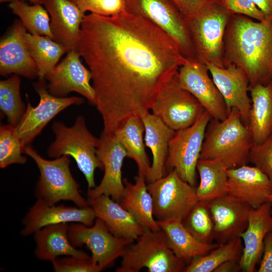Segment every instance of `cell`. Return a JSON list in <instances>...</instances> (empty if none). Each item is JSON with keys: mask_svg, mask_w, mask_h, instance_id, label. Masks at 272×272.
Here are the masks:
<instances>
[{"mask_svg": "<svg viewBox=\"0 0 272 272\" xmlns=\"http://www.w3.org/2000/svg\"><path fill=\"white\" fill-rule=\"evenodd\" d=\"M25 39L30 52L37 66L39 80H45L47 75L57 64L67 48L51 38L26 33Z\"/></svg>", "mask_w": 272, "mask_h": 272, "instance_id": "cell-32", "label": "cell"}, {"mask_svg": "<svg viewBox=\"0 0 272 272\" xmlns=\"http://www.w3.org/2000/svg\"><path fill=\"white\" fill-rule=\"evenodd\" d=\"M135 240L125 247L116 272H138L143 268L149 272L183 271L186 263L169 248L162 230L144 229Z\"/></svg>", "mask_w": 272, "mask_h": 272, "instance_id": "cell-6", "label": "cell"}, {"mask_svg": "<svg viewBox=\"0 0 272 272\" xmlns=\"http://www.w3.org/2000/svg\"><path fill=\"white\" fill-rule=\"evenodd\" d=\"M233 14L242 15L257 21L263 20L266 16L256 6L252 0H217Z\"/></svg>", "mask_w": 272, "mask_h": 272, "instance_id": "cell-41", "label": "cell"}, {"mask_svg": "<svg viewBox=\"0 0 272 272\" xmlns=\"http://www.w3.org/2000/svg\"><path fill=\"white\" fill-rule=\"evenodd\" d=\"M196 171L199 176V183L196 187L198 201L209 202L228 194V169L221 162L199 159Z\"/></svg>", "mask_w": 272, "mask_h": 272, "instance_id": "cell-31", "label": "cell"}, {"mask_svg": "<svg viewBox=\"0 0 272 272\" xmlns=\"http://www.w3.org/2000/svg\"><path fill=\"white\" fill-rule=\"evenodd\" d=\"M256 6L266 16L272 15V0H252Z\"/></svg>", "mask_w": 272, "mask_h": 272, "instance_id": "cell-45", "label": "cell"}, {"mask_svg": "<svg viewBox=\"0 0 272 272\" xmlns=\"http://www.w3.org/2000/svg\"><path fill=\"white\" fill-rule=\"evenodd\" d=\"M81 57L78 51H69L46 76L48 82L47 88L50 94L58 97H65L71 92H76L86 98L90 104L95 105L91 73L82 63Z\"/></svg>", "mask_w": 272, "mask_h": 272, "instance_id": "cell-15", "label": "cell"}, {"mask_svg": "<svg viewBox=\"0 0 272 272\" xmlns=\"http://www.w3.org/2000/svg\"><path fill=\"white\" fill-rule=\"evenodd\" d=\"M271 231L272 203L266 202L257 208H252L247 228L239 235L243 244L242 255L239 262L241 270L255 271L262 256L265 237Z\"/></svg>", "mask_w": 272, "mask_h": 272, "instance_id": "cell-21", "label": "cell"}, {"mask_svg": "<svg viewBox=\"0 0 272 272\" xmlns=\"http://www.w3.org/2000/svg\"><path fill=\"white\" fill-rule=\"evenodd\" d=\"M231 63L246 73L249 87L272 81V15L261 21L231 16L224 38V66Z\"/></svg>", "mask_w": 272, "mask_h": 272, "instance_id": "cell-2", "label": "cell"}, {"mask_svg": "<svg viewBox=\"0 0 272 272\" xmlns=\"http://www.w3.org/2000/svg\"><path fill=\"white\" fill-rule=\"evenodd\" d=\"M55 272H99L98 265L91 259H81L73 256L56 258L52 262Z\"/></svg>", "mask_w": 272, "mask_h": 272, "instance_id": "cell-40", "label": "cell"}, {"mask_svg": "<svg viewBox=\"0 0 272 272\" xmlns=\"http://www.w3.org/2000/svg\"><path fill=\"white\" fill-rule=\"evenodd\" d=\"M249 160V163L260 170L272 182V134L262 143L253 146Z\"/></svg>", "mask_w": 272, "mask_h": 272, "instance_id": "cell-39", "label": "cell"}, {"mask_svg": "<svg viewBox=\"0 0 272 272\" xmlns=\"http://www.w3.org/2000/svg\"><path fill=\"white\" fill-rule=\"evenodd\" d=\"M144 132L145 126L141 117L134 116L128 118L113 134L126 150L128 158L136 163L138 174L146 177L151 164L145 150Z\"/></svg>", "mask_w": 272, "mask_h": 272, "instance_id": "cell-30", "label": "cell"}, {"mask_svg": "<svg viewBox=\"0 0 272 272\" xmlns=\"http://www.w3.org/2000/svg\"><path fill=\"white\" fill-rule=\"evenodd\" d=\"M84 14L114 17L126 11V0H70Z\"/></svg>", "mask_w": 272, "mask_h": 272, "instance_id": "cell-38", "label": "cell"}, {"mask_svg": "<svg viewBox=\"0 0 272 272\" xmlns=\"http://www.w3.org/2000/svg\"><path fill=\"white\" fill-rule=\"evenodd\" d=\"M9 6L29 33L46 36L54 40L49 13L42 5H30L24 1L13 0Z\"/></svg>", "mask_w": 272, "mask_h": 272, "instance_id": "cell-34", "label": "cell"}, {"mask_svg": "<svg viewBox=\"0 0 272 272\" xmlns=\"http://www.w3.org/2000/svg\"><path fill=\"white\" fill-rule=\"evenodd\" d=\"M228 194L257 208L267 202L272 194V182L268 177L254 166L244 165L228 169Z\"/></svg>", "mask_w": 272, "mask_h": 272, "instance_id": "cell-22", "label": "cell"}, {"mask_svg": "<svg viewBox=\"0 0 272 272\" xmlns=\"http://www.w3.org/2000/svg\"><path fill=\"white\" fill-rule=\"evenodd\" d=\"M146 177L138 175L132 183L123 179L124 191L120 205L130 212L144 229L161 230L154 215L153 198L149 192Z\"/></svg>", "mask_w": 272, "mask_h": 272, "instance_id": "cell-28", "label": "cell"}, {"mask_svg": "<svg viewBox=\"0 0 272 272\" xmlns=\"http://www.w3.org/2000/svg\"><path fill=\"white\" fill-rule=\"evenodd\" d=\"M96 218L90 206L80 208L63 204L48 205L37 199L23 220L24 227L21 234L28 236L44 227L64 223H80L91 226Z\"/></svg>", "mask_w": 272, "mask_h": 272, "instance_id": "cell-20", "label": "cell"}, {"mask_svg": "<svg viewBox=\"0 0 272 272\" xmlns=\"http://www.w3.org/2000/svg\"><path fill=\"white\" fill-rule=\"evenodd\" d=\"M243 244L239 237L227 243L219 244L208 254L197 256L186 265L184 272H211L228 261H239Z\"/></svg>", "mask_w": 272, "mask_h": 272, "instance_id": "cell-33", "label": "cell"}, {"mask_svg": "<svg viewBox=\"0 0 272 272\" xmlns=\"http://www.w3.org/2000/svg\"><path fill=\"white\" fill-rule=\"evenodd\" d=\"M214 223V241L219 244L239 237L247 228L252 208L227 194L208 202Z\"/></svg>", "mask_w": 272, "mask_h": 272, "instance_id": "cell-18", "label": "cell"}, {"mask_svg": "<svg viewBox=\"0 0 272 272\" xmlns=\"http://www.w3.org/2000/svg\"><path fill=\"white\" fill-rule=\"evenodd\" d=\"M24 154L34 160L40 172L35 191L37 199L48 205L71 200L80 208L90 206L88 199L81 194L79 185L72 174L69 156L45 159L29 145L25 147Z\"/></svg>", "mask_w": 272, "mask_h": 272, "instance_id": "cell-7", "label": "cell"}, {"mask_svg": "<svg viewBox=\"0 0 272 272\" xmlns=\"http://www.w3.org/2000/svg\"><path fill=\"white\" fill-rule=\"evenodd\" d=\"M206 65L224 100L228 114L232 108L237 109L247 126L251 99L248 94L249 80L246 73L233 63L224 67L209 63Z\"/></svg>", "mask_w": 272, "mask_h": 272, "instance_id": "cell-19", "label": "cell"}, {"mask_svg": "<svg viewBox=\"0 0 272 272\" xmlns=\"http://www.w3.org/2000/svg\"><path fill=\"white\" fill-rule=\"evenodd\" d=\"M140 117L145 126V145L151 150L153 156L152 163L146 175L147 181L149 183L168 173L166 162L169 144L176 131L149 111L142 113Z\"/></svg>", "mask_w": 272, "mask_h": 272, "instance_id": "cell-24", "label": "cell"}, {"mask_svg": "<svg viewBox=\"0 0 272 272\" xmlns=\"http://www.w3.org/2000/svg\"><path fill=\"white\" fill-rule=\"evenodd\" d=\"M209 73L205 63L197 59H187L176 77L179 86L191 94L212 118L223 120L228 115L226 105Z\"/></svg>", "mask_w": 272, "mask_h": 272, "instance_id": "cell-14", "label": "cell"}, {"mask_svg": "<svg viewBox=\"0 0 272 272\" xmlns=\"http://www.w3.org/2000/svg\"><path fill=\"white\" fill-rule=\"evenodd\" d=\"M258 272H272V231L268 232L263 242V252Z\"/></svg>", "mask_w": 272, "mask_h": 272, "instance_id": "cell-42", "label": "cell"}, {"mask_svg": "<svg viewBox=\"0 0 272 272\" xmlns=\"http://www.w3.org/2000/svg\"><path fill=\"white\" fill-rule=\"evenodd\" d=\"M77 51L91 73L106 134L149 111L187 60L164 32L127 11L114 17L85 15Z\"/></svg>", "mask_w": 272, "mask_h": 272, "instance_id": "cell-1", "label": "cell"}, {"mask_svg": "<svg viewBox=\"0 0 272 272\" xmlns=\"http://www.w3.org/2000/svg\"><path fill=\"white\" fill-rule=\"evenodd\" d=\"M25 146L15 134L14 127L10 124L0 126V167L14 164H24L27 158L22 155Z\"/></svg>", "mask_w": 272, "mask_h": 272, "instance_id": "cell-37", "label": "cell"}, {"mask_svg": "<svg viewBox=\"0 0 272 272\" xmlns=\"http://www.w3.org/2000/svg\"><path fill=\"white\" fill-rule=\"evenodd\" d=\"M44 5L50 16L54 40L65 46L69 51L77 50L86 14L70 0H45Z\"/></svg>", "mask_w": 272, "mask_h": 272, "instance_id": "cell-23", "label": "cell"}, {"mask_svg": "<svg viewBox=\"0 0 272 272\" xmlns=\"http://www.w3.org/2000/svg\"><path fill=\"white\" fill-rule=\"evenodd\" d=\"M254 145L239 111L232 108L225 119L210 120L199 159L218 160L227 169L237 168L249 163L250 152Z\"/></svg>", "mask_w": 272, "mask_h": 272, "instance_id": "cell-3", "label": "cell"}, {"mask_svg": "<svg viewBox=\"0 0 272 272\" xmlns=\"http://www.w3.org/2000/svg\"><path fill=\"white\" fill-rule=\"evenodd\" d=\"M24 1H29L32 4H40L42 5L44 4L45 0H22Z\"/></svg>", "mask_w": 272, "mask_h": 272, "instance_id": "cell-46", "label": "cell"}, {"mask_svg": "<svg viewBox=\"0 0 272 272\" xmlns=\"http://www.w3.org/2000/svg\"><path fill=\"white\" fill-rule=\"evenodd\" d=\"M96 218L101 219L114 235L135 240L144 229L134 216L119 202L106 195L87 198Z\"/></svg>", "mask_w": 272, "mask_h": 272, "instance_id": "cell-25", "label": "cell"}, {"mask_svg": "<svg viewBox=\"0 0 272 272\" xmlns=\"http://www.w3.org/2000/svg\"><path fill=\"white\" fill-rule=\"evenodd\" d=\"M20 84L17 75L0 81V109L8 124L14 127L20 122L27 108L21 97Z\"/></svg>", "mask_w": 272, "mask_h": 272, "instance_id": "cell-35", "label": "cell"}, {"mask_svg": "<svg viewBox=\"0 0 272 272\" xmlns=\"http://www.w3.org/2000/svg\"><path fill=\"white\" fill-rule=\"evenodd\" d=\"M176 76L160 89L150 110L177 131L192 125L205 110L191 94L179 86Z\"/></svg>", "mask_w": 272, "mask_h": 272, "instance_id": "cell-11", "label": "cell"}, {"mask_svg": "<svg viewBox=\"0 0 272 272\" xmlns=\"http://www.w3.org/2000/svg\"><path fill=\"white\" fill-rule=\"evenodd\" d=\"M239 261H228L218 266L214 272H231L240 270Z\"/></svg>", "mask_w": 272, "mask_h": 272, "instance_id": "cell-44", "label": "cell"}, {"mask_svg": "<svg viewBox=\"0 0 272 272\" xmlns=\"http://www.w3.org/2000/svg\"><path fill=\"white\" fill-rule=\"evenodd\" d=\"M97 154L103 165L104 173L98 185L88 189L87 198L104 194L120 202L124 191L121 169L124 159L128 158V154L114 134L102 132Z\"/></svg>", "mask_w": 272, "mask_h": 272, "instance_id": "cell-16", "label": "cell"}, {"mask_svg": "<svg viewBox=\"0 0 272 272\" xmlns=\"http://www.w3.org/2000/svg\"><path fill=\"white\" fill-rule=\"evenodd\" d=\"M45 80H39L33 83L40 97L39 102L36 106H32L26 94V111L14 127L15 134L25 146L29 145L57 114L71 105H81L84 102L79 97H58L51 95L47 90Z\"/></svg>", "mask_w": 272, "mask_h": 272, "instance_id": "cell-13", "label": "cell"}, {"mask_svg": "<svg viewBox=\"0 0 272 272\" xmlns=\"http://www.w3.org/2000/svg\"><path fill=\"white\" fill-rule=\"evenodd\" d=\"M69 228L68 223H64L49 225L35 232L34 237L37 258L51 262L60 255L90 258L86 252L77 249L71 243L68 235Z\"/></svg>", "mask_w": 272, "mask_h": 272, "instance_id": "cell-26", "label": "cell"}, {"mask_svg": "<svg viewBox=\"0 0 272 272\" xmlns=\"http://www.w3.org/2000/svg\"><path fill=\"white\" fill-rule=\"evenodd\" d=\"M185 18L196 14L208 0H171Z\"/></svg>", "mask_w": 272, "mask_h": 272, "instance_id": "cell-43", "label": "cell"}, {"mask_svg": "<svg viewBox=\"0 0 272 272\" xmlns=\"http://www.w3.org/2000/svg\"><path fill=\"white\" fill-rule=\"evenodd\" d=\"M126 2L127 12L145 18L164 32L186 59H197L185 19L171 0Z\"/></svg>", "mask_w": 272, "mask_h": 272, "instance_id": "cell-8", "label": "cell"}, {"mask_svg": "<svg viewBox=\"0 0 272 272\" xmlns=\"http://www.w3.org/2000/svg\"><path fill=\"white\" fill-rule=\"evenodd\" d=\"M267 201L272 203V194L268 195L267 197Z\"/></svg>", "mask_w": 272, "mask_h": 272, "instance_id": "cell-47", "label": "cell"}, {"mask_svg": "<svg viewBox=\"0 0 272 272\" xmlns=\"http://www.w3.org/2000/svg\"><path fill=\"white\" fill-rule=\"evenodd\" d=\"M165 234L169 248L178 258L187 264L193 258L205 255L219 246L197 240L187 230L180 220L157 221Z\"/></svg>", "mask_w": 272, "mask_h": 272, "instance_id": "cell-29", "label": "cell"}, {"mask_svg": "<svg viewBox=\"0 0 272 272\" xmlns=\"http://www.w3.org/2000/svg\"><path fill=\"white\" fill-rule=\"evenodd\" d=\"M52 129L55 140L48 148V156L54 158L62 156L73 158L86 178L88 189L95 187V171L98 168H103L97 154L99 139L89 130L84 117L78 116L71 126L55 121Z\"/></svg>", "mask_w": 272, "mask_h": 272, "instance_id": "cell-4", "label": "cell"}, {"mask_svg": "<svg viewBox=\"0 0 272 272\" xmlns=\"http://www.w3.org/2000/svg\"><path fill=\"white\" fill-rule=\"evenodd\" d=\"M212 118L205 110L192 125L176 131L169 144L167 172L175 170L182 179L193 186L206 131Z\"/></svg>", "mask_w": 272, "mask_h": 272, "instance_id": "cell-10", "label": "cell"}, {"mask_svg": "<svg viewBox=\"0 0 272 272\" xmlns=\"http://www.w3.org/2000/svg\"><path fill=\"white\" fill-rule=\"evenodd\" d=\"M157 221H183L198 201L196 187L182 179L175 170L147 184Z\"/></svg>", "mask_w": 272, "mask_h": 272, "instance_id": "cell-9", "label": "cell"}, {"mask_svg": "<svg viewBox=\"0 0 272 272\" xmlns=\"http://www.w3.org/2000/svg\"><path fill=\"white\" fill-rule=\"evenodd\" d=\"M233 14L217 0H208L198 12L185 18L196 58L224 67V38Z\"/></svg>", "mask_w": 272, "mask_h": 272, "instance_id": "cell-5", "label": "cell"}, {"mask_svg": "<svg viewBox=\"0 0 272 272\" xmlns=\"http://www.w3.org/2000/svg\"><path fill=\"white\" fill-rule=\"evenodd\" d=\"M182 223L197 240L203 243H213L214 223L208 202L198 201Z\"/></svg>", "mask_w": 272, "mask_h": 272, "instance_id": "cell-36", "label": "cell"}, {"mask_svg": "<svg viewBox=\"0 0 272 272\" xmlns=\"http://www.w3.org/2000/svg\"><path fill=\"white\" fill-rule=\"evenodd\" d=\"M251 108L247 127L254 145L272 134V81L249 87Z\"/></svg>", "mask_w": 272, "mask_h": 272, "instance_id": "cell-27", "label": "cell"}, {"mask_svg": "<svg viewBox=\"0 0 272 272\" xmlns=\"http://www.w3.org/2000/svg\"><path fill=\"white\" fill-rule=\"evenodd\" d=\"M27 30L16 20L0 41V74H14L29 79L38 77L39 71L27 46Z\"/></svg>", "mask_w": 272, "mask_h": 272, "instance_id": "cell-17", "label": "cell"}, {"mask_svg": "<svg viewBox=\"0 0 272 272\" xmlns=\"http://www.w3.org/2000/svg\"><path fill=\"white\" fill-rule=\"evenodd\" d=\"M13 0H0L1 3L11 2Z\"/></svg>", "mask_w": 272, "mask_h": 272, "instance_id": "cell-48", "label": "cell"}, {"mask_svg": "<svg viewBox=\"0 0 272 272\" xmlns=\"http://www.w3.org/2000/svg\"><path fill=\"white\" fill-rule=\"evenodd\" d=\"M68 235L74 246L85 245L91 251V259L98 265L100 271L112 266L121 257L125 247L134 241L114 235L99 218L91 226L80 223L71 224Z\"/></svg>", "mask_w": 272, "mask_h": 272, "instance_id": "cell-12", "label": "cell"}]
</instances>
